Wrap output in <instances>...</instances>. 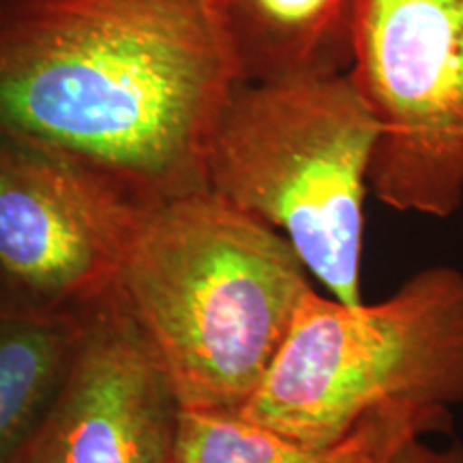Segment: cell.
<instances>
[{"label": "cell", "instance_id": "9", "mask_svg": "<svg viewBox=\"0 0 463 463\" xmlns=\"http://www.w3.org/2000/svg\"><path fill=\"white\" fill-rule=\"evenodd\" d=\"M358 0H217L241 82L345 73Z\"/></svg>", "mask_w": 463, "mask_h": 463}, {"label": "cell", "instance_id": "7", "mask_svg": "<svg viewBox=\"0 0 463 463\" xmlns=\"http://www.w3.org/2000/svg\"><path fill=\"white\" fill-rule=\"evenodd\" d=\"M181 403L116 288L86 307L54 402L14 463H172Z\"/></svg>", "mask_w": 463, "mask_h": 463}, {"label": "cell", "instance_id": "8", "mask_svg": "<svg viewBox=\"0 0 463 463\" xmlns=\"http://www.w3.org/2000/svg\"><path fill=\"white\" fill-rule=\"evenodd\" d=\"M453 430V410L391 403L364 414L337 442L307 447L239 412L183 410L172 463H391L414 438Z\"/></svg>", "mask_w": 463, "mask_h": 463}, {"label": "cell", "instance_id": "11", "mask_svg": "<svg viewBox=\"0 0 463 463\" xmlns=\"http://www.w3.org/2000/svg\"><path fill=\"white\" fill-rule=\"evenodd\" d=\"M391 463H463V442L455 439L449 447L438 449L422 438H414L397 450Z\"/></svg>", "mask_w": 463, "mask_h": 463}, {"label": "cell", "instance_id": "1", "mask_svg": "<svg viewBox=\"0 0 463 463\" xmlns=\"http://www.w3.org/2000/svg\"><path fill=\"white\" fill-rule=\"evenodd\" d=\"M239 82L217 0H0V131L144 202L206 187Z\"/></svg>", "mask_w": 463, "mask_h": 463}, {"label": "cell", "instance_id": "6", "mask_svg": "<svg viewBox=\"0 0 463 463\" xmlns=\"http://www.w3.org/2000/svg\"><path fill=\"white\" fill-rule=\"evenodd\" d=\"M144 204L106 174L0 131V279L43 305L97 303L116 288Z\"/></svg>", "mask_w": 463, "mask_h": 463}, {"label": "cell", "instance_id": "4", "mask_svg": "<svg viewBox=\"0 0 463 463\" xmlns=\"http://www.w3.org/2000/svg\"><path fill=\"white\" fill-rule=\"evenodd\" d=\"M391 403H463L459 269L430 266L375 305H347L309 289L239 414L294 442L328 447Z\"/></svg>", "mask_w": 463, "mask_h": 463}, {"label": "cell", "instance_id": "2", "mask_svg": "<svg viewBox=\"0 0 463 463\" xmlns=\"http://www.w3.org/2000/svg\"><path fill=\"white\" fill-rule=\"evenodd\" d=\"M307 275L286 236L200 187L142 206L116 292L183 410L239 412L314 289Z\"/></svg>", "mask_w": 463, "mask_h": 463}, {"label": "cell", "instance_id": "3", "mask_svg": "<svg viewBox=\"0 0 463 463\" xmlns=\"http://www.w3.org/2000/svg\"><path fill=\"white\" fill-rule=\"evenodd\" d=\"M375 142L347 71L239 82L208 140L204 184L286 236L333 298L356 305Z\"/></svg>", "mask_w": 463, "mask_h": 463}, {"label": "cell", "instance_id": "10", "mask_svg": "<svg viewBox=\"0 0 463 463\" xmlns=\"http://www.w3.org/2000/svg\"><path fill=\"white\" fill-rule=\"evenodd\" d=\"M84 314L37 303L0 279V463H14L54 402Z\"/></svg>", "mask_w": 463, "mask_h": 463}, {"label": "cell", "instance_id": "5", "mask_svg": "<svg viewBox=\"0 0 463 463\" xmlns=\"http://www.w3.org/2000/svg\"><path fill=\"white\" fill-rule=\"evenodd\" d=\"M347 75L378 125L375 198L447 219L463 204V0H358Z\"/></svg>", "mask_w": 463, "mask_h": 463}]
</instances>
